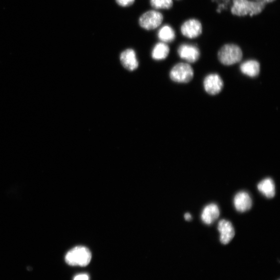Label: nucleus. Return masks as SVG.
Returning <instances> with one entry per match:
<instances>
[{
	"mask_svg": "<svg viewBox=\"0 0 280 280\" xmlns=\"http://www.w3.org/2000/svg\"><path fill=\"white\" fill-rule=\"evenodd\" d=\"M233 6L231 11L232 14L238 16L250 15L251 16L260 14L264 10L266 4L265 0H233Z\"/></svg>",
	"mask_w": 280,
	"mask_h": 280,
	"instance_id": "1",
	"label": "nucleus"
},
{
	"mask_svg": "<svg viewBox=\"0 0 280 280\" xmlns=\"http://www.w3.org/2000/svg\"><path fill=\"white\" fill-rule=\"evenodd\" d=\"M243 56L239 47L235 44H229L224 45L218 52L219 61L225 66H231L239 63Z\"/></svg>",
	"mask_w": 280,
	"mask_h": 280,
	"instance_id": "2",
	"label": "nucleus"
},
{
	"mask_svg": "<svg viewBox=\"0 0 280 280\" xmlns=\"http://www.w3.org/2000/svg\"><path fill=\"white\" fill-rule=\"evenodd\" d=\"M91 253L85 247L78 246L69 251L66 255V263L71 266H87L91 260Z\"/></svg>",
	"mask_w": 280,
	"mask_h": 280,
	"instance_id": "3",
	"label": "nucleus"
},
{
	"mask_svg": "<svg viewBox=\"0 0 280 280\" xmlns=\"http://www.w3.org/2000/svg\"><path fill=\"white\" fill-rule=\"evenodd\" d=\"M170 77L175 82L189 83L194 77L193 69L189 64H178L171 69Z\"/></svg>",
	"mask_w": 280,
	"mask_h": 280,
	"instance_id": "4",
	"label": "nucleus"
},
{
	"mask_svg": "<svg viewBox=\"0 0 280 280\" xmlns=\"http://www.w3.org/2000/svg\"><path fill=\"white\" fill-rule=\"evenodd\" d=\"M163 17L159 11L151 10L146 11L139 19V24L142 28L150 30L161 25Z\"/></svg>",
	"mask_w": 280,
	"mask_h": 280,
	"instance_id": "5",
	"label": "nucleus"
},
{
	"mask_svg": "<svg viewBox=\"0 0 280 280\" xmlns=\"http://www.w3.org/2000/svg\"><path fill=\"white\" fill-rule=\"evenodd\" d=\"M223 85L222 79L217 74L208 75L204 81V86L206 91L211 95L218 94L222 90Z\"/></svg>",
	"mask_w": 280,
	"mask_h": 280,
	"instance_id": "6",
	"label": "nucleus"
},
{
	"mask_svg": "<svg viewBox=\"0 0 280 280\" xmlns=\"http://www.w3.org/2000/svg\"><path fill=\"white\" fill-rule=\"evenodd\" d=\"M181 30L184 36L194 39L201 36L203 27L199 20L192 19L185 21L182 25Z\"/></svg>",
	"mask_w": 280,
	"mask_h": 280,
	"instance_id": "7",
	"label": "nucleus"
},
{
	"mask_svg": "<svg viewBox=\"0 0 280 280\" xmlns=\"http://www.w3.org/2000/svg\"><path fill=\"white\" fill-rule=\"evenodd\" d=\"M218 230L220 233V241L223 244H228L235 237V230L231 222L226 219L219 221Z\"/></svg>",
	"mask_w": 280,
	"mask_h": 280,
	"instance_id": "8",
	"label": "nucleus"
},
{
	"mask_svg": "<svg viewBox=\"0 0 280 280\" xmlns=\"http://www.w3.org/2000/svg\"><path fill=\"white\" fill-rule=\"evenodd\" d=\"M178 54L182 59L190 63L196 62L200 57V52L196 46L189 44L181 45L178 49Z\"/></svg>",
	"mask_w": 280,
	"mask_h": 280,
	"instance_id": "9",
	"label": "nucleus"
},
{
	"mask_svg": "<svg viewBox=\"0 0 280 280\" xmlns=\"http://www.w3.org/2000/svg\"><path fill=\"white\" fill-rule=\"evenodd\" d=\"M233 204L237 211L245 212L251 209L252 200L247 192L242 191L236 195L233 200Z\"/></svg>",
	"mask_w": 280,
	"mask_h": 280,
	"instance_id": "10",
	"label": "nucleus"
},
{
	"mask_svg": "<svg viewBox=\"0 0 280 280\" xmlns=\"http://www.w3.org/2000/svg\"><path fill=\"white\" fill-rule=\"evenodd\" d=\"M120 61L123 67L129 71H134L139 66L136 52L132 49H127L122 53Z\"/></svg>",
	"mask_w": 280,
	"mask_h": 280,
	"instance_id": "11",
	"label": "nucleus"
},
{
	"mask_svg": "<svg viewBox=\"0 0 280 280\" xmlns=\"http://www.w3.org/2000/svg\"><path fill=\"white\" fill-rule=\"evenodd\" d=\"M220 214L217 205L211 204L207 205L203 210L202 219L207 225H211L218 218Z\"/></svg>",
	"mask_w": 280,
	"mask_h": 280,
	"instance_id": "12",
	"label": "nucleus"
},
{
	"mask_svg": "<svg viewBox=\"0 0 280 280\" xmlns=\"http://www.w3.org/2000/svg\"><path fill=\"white\" fill-rule=\"evenodd\" d=\"M240 70L243 74L251 77H255L260 72V65L256 61H248L241 64Z\"/></svg>",
	"mask_w": 280,
	"mask_h": 280,
	"instance_id": "13",
	"label": "nucleus"
},
{
	"mask_svg": "<svg viewBox=\"0 0 280 280\" xmlns=\"http://www.w3.org/2000/svg\"><path fill=\"white\" fill-rule=\"evenodd\" d=\"M259 191L266 198H273L276 194V186L273 179L266 178L258 185Z\"/></svg>",
	"mask_w": 280,
	"mask_h": 280,
	"instance_id": "14",
	"label": "nucleus"
},
{
	"mask_svg": "<svg viewBox=\"0 0 280 280\" xmlns=\"http://www.w3.org/2000/svg\"><path fill=\"white\" fill-rule=\"evenodd\" d=\"M169 46L165 43H157L153 50L151 56L156 61H161L166 59L169 53Z\"/></svg>",
	"mask_w": 280,
	"mask_h": 280,
	"instance_id": "15",
	"label": "nucleus"
},
{
	"mask_svg": "<svg viewBox=\"0 0 280 280\" xmlns=\"http://www.w3.org/2000/svg\"><path fill=\"white\" fill-rule=\"evenodd\" d=\"M158 37L159 40L163 43L171 42L176 38V34L170 26L166 25L159 29Z\"/></svg>",
	"mask_w": 280,
	"mask_h": 280,
	"instance_id": "16",
	"label": "nucleus"
},
{
	"mask_svg": "<svg viewBox=\"0 0 280 280\" xmlns=\"http://www.w3.org/2000/svg\"><path fill=\"white\" fill-rule=\"evenodd\" d=\"M150 3L155 9H170L173 6L172 0H150Z\"/></svg>",
	"mask_w": 280,
	"mask_h": 280,
	"instance_id": "17",
	"label": "nucleus"
},
{
	"mask_svg": "<svg viewBox=\"0 0 280 280\" xmlns=\"http://www.w3.org/2000/svg\"><path fill=\"white\" fill-rule=\"evenodd\" d=\"M135 0H116L117 3L123 7L130 6L134 4Z\"/></svg>",
	"mask_w": 280,
	"mask_h": 280,
	"instance_id": "18",
	"label": "nucleus"
},
{
	"mask_svg": "<svg viewBox=\"0 0 280 280\" xmlns=\"http://www.w3.org/2000/svg\"><path fill=\"white\" fill-rule=\"evenodd\" d=\"M89 280V277L88 275L86 274L78 275L76 276L74 279V280Z\"/></svg>",
	"mask_w": 280,
	"mask_h": 280,
	"instance_id": "19",
	"label": "nucleus"
},
{
	"mask_svg": "<svg viewBox=\"0 0 280 280\" xmlns=\"http://www.w3.org/2000/svg\"><path fill=\"white\" fill-rule=\"evenodd\" d=\"M184 218L186 220L190 221L192 219V216L189 213H187L184 215Z\"/></svg>",
	"mask_w": 280,
	"mask_h": 280,
	"instance_id": "20",
	"label": "nucleus"
},
{
	"mask_svg": "<svg viewBox=\"0 0 280 280\" xmlns=\"http://www.w3.org/2000/svg\"><path fill=\"white\" fill-rule=\"evenodd\" d=\"M275 1H276V0H265L266 3H272Z\"/></svg>",
	"mask_w": 280,
	"mask_h": 280,
	"instance_id": "21",
	"label": "nucleus"
}]
</instances>
